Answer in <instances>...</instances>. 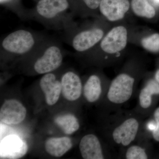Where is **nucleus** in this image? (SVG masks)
<instances>
[{
	"mask_svg": "<svg viewBox=\"0 0 159 159\" xmlns=\"http://www.w3.org/2000/svg\"><path fill=\"white\" fill-rule=\"evenodd\" d=\"M35 5L28 9L29 20H34L46 29L63 31L74 21L68 0H36Z\"/></svg>",
	"mask_w": 159,
	"mask_h": 159,
	"instance_id": "nucleus-1",
	"label": "nucleus"
},
{
	"mask_svg": "<svg viewBox=\"0 0 159 159\" xmlns=\"http://www.w3.org/2000/svg\"><path fill=\"white\" fill-rule=\"evenodd\" d=\"M48 36L43 32L28 29L11 31L1 40V60H20L32 53Z\"/></svg>",
	"mask_w": 159,
	"mask_h": 159,
	"instance_id": "nucleus-2",
	"label": "nucleus"
},
{
	"mask_svg": "<svg viewBox=\"0 0 159 159\" xmlns=\"http://www.w3.org/2000/svg\"><path fill=\"white\" fill-rule=\"evenodd\" d=\"M62 41L49 36L32 53L20 60L28 63L34 73L45 74L56 71L62 65L66 51Z\"/></svg>",
	"mask_w": 159,
	"mask_h": 159,
	"instance_id": "nucleus-3",
	"label": "nucleus"
},
{
	"mask_svg": "<svg viewBox=\"0 0 159 159\" xmlns=\"http://www.w3.org/2000/svg\"><path fill=\"white\" fill-rule=\"evenodd\" d=\"M103 35L104 32L100 28L80 29L74 21L62 31L61 39L77 53H84L97 45Z\"/></svg>",
	"mask_w": 159,
	"mask_h": 159,
	"instance_id": "nucleus-4",
	"label": "nucleus"
},
{
	"mask_svg": "<svg viewBox=\"0 0 159 159\" xmlns=\"http://www.w3.org/2000/svg\"><path fill=\"white\" fill-rule=\"evenodd\" d=\"M135 79L126 74H121L111 82L107 97L113 104H121L127 102L133 94Z\"/></svg>",
	"mask_w": 159,
	"mask_h": 159,
	"instance_id": "nucleus-5",
	"label": "nucleus"
},
{
	"mask_svg": "<svg viewBox=\"0 0 159 159\" xmlns=\"http://www.w3.org/2000/svg\"><path fill=\"white\" fill-rule=\"evenodd\" d=\"M140 127L138 119L134 117L127 118L114 129L112 138L118 145L127 147L137 138Z\"/></svg>",
	"mask_w": 159,
	"mask_h": 159,
	"instance_id": "nucleus-6",
	"label": "nucleus"
},
{
	"mask_svg": "<svg viewBox=\"0 0 159 159\" xmlns=\"http://www.w3.org/2000/svg\"><path fill=\"white\" fill-rule=\"evenodd\" d=\"M127 32L125 27L118 26L111 30L100 41V48L107 54H113L123 50L127 44Z\"/></svg>",
	"mask_w": 159,
	"mask_h": 159,
	"instance_id": "nucleus-7",
	"label": "nucleus"
},
{
	"mask_svg": "<svg viewBox=\"0 0 159 159\" xmlns=\"http://www.w3.org/2000/svg\"><path fill=\"white\" fill-rule=\"evenodd\" d=\"M0 150L1 159H19L27 153L28 147L19 137L11 135L1 140Z\"/></svg>",
	"mask_w": 159,
	"mask_h": 159,
	"instance_id": "nucleus-8",
	"label": "nucleus"
},
{
	"mask_svg": "<svg viewBox=\"0 0 159 159\" xmlns=\"http://www.w3.org/2000/svg\"><path fill=\"white\" fill-rule=\"evenodd\" d=\"M26 114V109L20 102L9 99L5 101L0 109V120L8 125H16L22 122Z\"/></svg>",
	"mask_w": 159,
	"mask_h": 159,
	"instance_id": "nucleus-9",
	"label": "nucleus"
},
{
	"mask_svg": "<svg viewBox=\"0 0 159 159\" xmlns=\"http://www.w3.org/2000/svg\"><path fill=\"white\" fill-rule=\"evenodd\" d=\"M61 93L63 96L69 101H75L81 96L82 84L80 77L73 71L65 72L61 78Z\"/></svg>",
	"mask_w": 159,
	"mask_h": 159,
	"instance_id": "nucleus-10",
	"label": "nucleus"
},
{
	"mask_svg": "<svg viewBox=\"0 0 159 159\" xmlns=\"http://www.w3.org/2000/svg\"><path fill=\"white\" fill-rule=\"evenodd\" d=\"M54 72L44 74L39 80L40 87L45 94L46 102L50 106L57 102L61 93V82Z\"/></svg>",
	"mask_w": 159,
	"mask_h": 159,
	"instance_id": "nucleus-11",
	"label": "nucleus"
},
{
	"mask_svg": "<svg viewBox=\"0 0 159 159\" xmlns=\"http://www.w3.org/2000/svg\"><path fill=\"white\" fill-rule=\"evenodd\" d=\"M100 12L107 20L115 21L122 19L129 8L128 0H101Z\"/></svg>",
	"mask_w": 159,
	"mask_h": 159,
	"instance_id": "nucleus-12",
	"label": "nucleus"
},
{
	"mask_svg": "<svg viewBox=\"0 0 159 159\" xmlns=\"http://www.w3.org/2000/svg\"><path fill=\"white\" fill-rule=\"evenodd\" d=\"M79 149L83 159H103L105 158L99 139L93 134H87L83 137L80 142Z\"/></svg>",
	"mask_w": 159,
	"mask_h": 159,
	"instance_id": "nucleus-13",
	"label": "nucleus"
},
{
	"mask_svg": "<svg viewBox=\"0 0 159 159\" xmlns=\"http://www.w3.org/2000/svg\"><path fill=\"white\" fill-rule=\"evenodd\" d=\"M73 146L71 139L68 137L50 138L45 143V148L49 154L59 157L66 153Z\"/></svg>",
	"mask_w": 159,
	"mask_h": 159,
	"instance_id": "nucleus-14",
	"label": "nucleus"
},
{
	"mask_svg": "<svg viewBox=\"0 0 159 159\" xmlns=\"http://www.w3.org/2000/svg\"><path fill=\"white\" fill-rule=\"evenodd\" d=\"M102 92V83L99 76L96 74L90 75L83 87L84 96L87 101L96 102L100 98Z\"/></svg>",
	"mask_w": 159,
	"mask_h": 159,
	"instance_id": "nucleus-15",
	"label": "nucleus"
},
{
	"mask_svg": "<svg viewBox=\"0 0 159 159\" xmlns=\"http://www.w3.org/2000/svg\"><path fill=\"white\" fill-rule=\"evenodd\" d=\"M54 122L66 134L74 133L80 128L78 119L70 114L58 116L54 119Z\"/></svg>",
	"mask_w": 159,
	"mask_h": 159,
	"instance_id": "nucleus-16",
	"label": "nucleus"
},
{
	"mask_svg": "<svg viewBox=\"0 0 159 159\" xmlns=\"http://www.w3.org/2000/svg\"><path fill=\"white\" fill-rule=\"evenodd\" d=\"M159 94V84L153 80L148 81L139 93V103L140 107L143 109L149 108L152 102V96Z\"/></svg>",
	"mask_w": 159,
	"mask_h": 159,
	"instance_id": "nucleus-17",
	"label": "nucleus"
},
{
	"mask_svg": "<svg viewBox=\"0 0 159 159\" xmlns=\"http://www.w3.org/2000/svg\"><path fill=\"white\" fill-rule=\"evenodd\" d=\"M71 11L74 16L84 13V8L89 11H94L99 8L101 0H68Z\"/></svg>",
	"mask_w": 159,
	"mask_h": 159,
	"instance_id": "nucleus-18",
	"label": "nucleus"
},
{
	"mask_svg": "<svg viewBox=\"0 0 159 159\" xmlns=\"http://www.w3.org/2000/svg\"><path fill=\"white\" fill-rule=\"evenodd\" d=\"M1 6L10 10L22 21L29 20L28 9L25 8L22 0H0Z\"/></svg>",
	"mask_w": 159,
	"mask_h": 159,
	"instance_id": "nucleus-19",
	"label": "nucleus"
},
{
	"mask_svg": "<svg viewBox=\"0 0 159 159\" xmlns=\"http://www.w3.org/2000/svg\"><path fill=\"white\" fill-rule=\"evenodd\" d=\"M131 7L134 13L140 17L152 18L155 15V10L148 0H132Z\"/></svg>",
	"mask_w": 159,
	"mask_h": 159,
	"instance_id": "nucleus-20",
	"label": "nucleus"
},
{
	"mask_svg": "<svg viewBox=\"0 0 159 159\" xmlns=\"http://www.w3.org/2000/svg\"><path fill=\"white\" fill-rule=\"evenodd\" d=\"M126 159H146L148 156L145 149L138 145L129 146L125 152Z\"/></svg>",
	"mask_w": 159,
	"mask_h": 159,
	"instance_id": "nucleus-21",
	"label": "nucleus"
},
{
	"mask_svg": "<svg viewBox=\"0 0 159 159\" xmlns=\"http://www.w3.org/2000/svg\"><path fill=\"white\" fill-rule=\"evenodd\" d=\"M142 47L147 51L152 52L159 51V34H154L142 40Z\"/></svg>",
	"mask_w": 159,
	"mask_h": 159,
	"instance_id": "nucleus-22",
	"label": "nucleus"
},
{
	"mask_svg": "<svg viewBox=\"0 0 159 159\" xmlns=\"http://www.w3.org/2000/svg\"><path fill=\"white\" fill-rule=\"evenodd\" d=\"M154 117L156 123L155 127L152 130V136L154 140L159 142V107L155 111Z\"/></svg>",
	"mask_w": 159,
	"mask_h": 159,
	"instance_id": "nucleus-23",
	"label": "nucleus"
},
{
	"mask_svg": "<svg viewBox=\"0 0 159 159\" xmlns=\"http://www.w3.org/2000/svg\"><path fill=\"white\" fill-rule=\"evenodd\" d=\"M155 78L157 81L159 83V70L157 71L156 74Z\"/></svg>",
	"mask_w": 159,
	"mask_h": 159,
	"instance_id": "nucleus-24",
	"label": "nucleus"
},
{
	"mask_svg": "<svg viewBox=\"0 0 159 159\" xmlns=\"http://www.w3.org/2000/svg\"><path fill=\"white\" fill-rule=\"evenodd\" d=\"M153 2L156 5H159V0H153Z\"/></svg>",
	"mask_w": 159,
	"mask_h": 159,
	"instance_id": "nucleus-25",
	"label": "nucleus"
},
{
	"mask_svg": "<svg viewBox=\"0 0 159 159\" xmlns=\"http://www.w3.org/2000/svg\"><path fill=\"white\" fill-rule=\"evenodd\" d=\"M34 2H35V1H36V0H34Z\"/></svg>",
	"mask_w": 159,
	"mask_h": 159,
	"instance_id": "nucleus-26",
	"label": "nucleus"
}]
</instances>
